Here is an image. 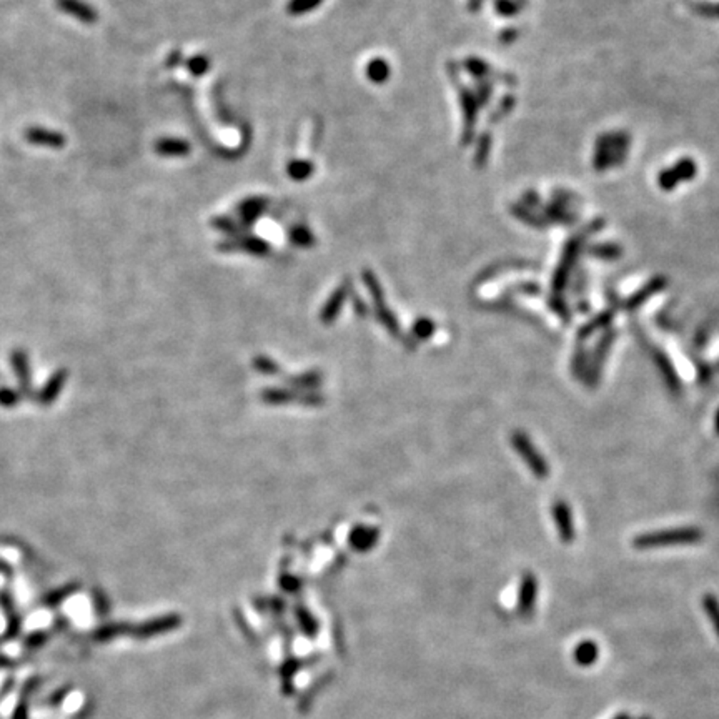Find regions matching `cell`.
<instances>
[{
    "label": "cell",
    "mask_w": 719,
    "mask_h": 719,
    "mask_svg": "<svg viewBox=\"0 0 719 719\" xmlns=\"http://www.w3.org/2000/svg\"><path fill=\"white\" fill-rule=\"evenodd\" d=\"M704 533L696 526H681L669 528V530H659L653 533L636 536L633 540V546L636 550H655V548H666L674 545H693L703 540Z\"/></svg>",
    "instance_id": "1"
},
{
    "label": "cell",
    "mask_w": 719,
    "mask_h": 719,
    "mask_svg": "<svg viewBox=\"0 0 719 719\" xmlns=\"http://www.w3.org/2000/svg\"><path fill=\"white\" fill-rule=\"evenodd\" d=\"M511 445L513 448L516 450V453L520 455V458L525 461L528 470L531 471L536 478L545 480L550 476V463H548L545 456L540 453V450L536 448L535 443L530 440V436L523 431H515L511 435Z\"/></svg>",
    "instance_id": "2"
},
{
    "label": "cell",
    "mask_w": 719,
    "mask_h": 719,
    "mask_svg": "<svg viewBox=\"0 0 719 719\" xmlns=\"http://www.w3.org/2000/svg\"><path fill=\"white\" fill-rule=\"evenodd\" d=\"M553 521L556 526V531H558L560 540L563 543H571L574 541L576 538V528H574V520L573 513H571L570 504L563 502V499H556L553 503Z\"/></svg>",
    "instance_id": "3"
},
{
    "label": "cell",
    "mask_w": 719,
    "mask_h": 719,
    "mask_svg": "<svg viewBox=\"0 0 719 719\" xmlns=\"http://www.w3.org/2000/svg\"><path fill=\"white\" fill-rule=\"evenodd\" d=\"M26 140L32 145L39 147H49V149L60 150L64 149L67 144V137L59 130H52V128L45 127H28L26 133H23Z\"/></svg>",
    "instance_id": "4"
},
{
    "label": "cell",
    "mask_w": 719,
    "mask_h": 719,
    "mask_svg": "<svg viewBox=\"0 0 719 719\" xmlns=\"http://www.w3.org/2000/svg\"><path fill=\"white\" fill-rule=\"evenodd\" d=\"M538 594V581L536 576L531 573H525L520 581V591H518V611L523 616H530L536 604Z\"/></svg>",
    "instance_id": "5"
},
{
    "label": "cell",
    "mask_w": 719,
    "mask_h": 719,
    "mask_svg": "<svg viewBox=\"0 0 719 719\" xmlns=\"http://www.w3.org/2000/svg\"><path fill=\"white\" fill-rule=\"evenodd\" d=\"M57 7L67 16L77 18L84 23H95L98 21L97 11L84 0H57Z\"/></svg>",
    "instance_id": "6"
},
{
    "label": "cell",
    "mask_w": 719,
    "mask_h": 719,
    "mask_svg": "<svg viewBox=\"0 0 719 719\" xmlns=\"http://www.w3.org/2000/svg\"><path fill=\"white\" fill-rule=\"evenodd\" d=\"M268 207V202L264 197H250L238 205V215L242 218V225L249 227L264 215Z\"/></svg>",
    "instance_id": "7"
},
{
    "label": "cell",
    "mask_w": 719,
    "mask_h": 719,
    "mask_svg": "<svg viewBox=\"0 0 719 719\" xmlns=\"http://www.w3.org/2000/svg\"><path fill=\"white\" fill-rule=\"evenodd\" d=\"M220 249L232 250V249H244L249 250L254 255H265L268 251V244L260 237H242L240 240H228Z\"/></svg>",
    "instance_id": "8"
},
{
    "label": "cell",
    "mask_w": 719,
    "mask_h": 719,
    "mask_svg": "<svg viewBox=\"0 0 719 719\" xmlns=\"http://www.w3.org/2000/svg\"><path fill=\"white\" fill-rule=\"evenodd\" d=\"M155 154L162 157H183L190 154V144L182 139H172V137H166V139H160L155 142Z\"/></svg>",
    "instance_id": "9"
},
{
    "label": "cell",
    "mask_w": 719,
    "mask_h": 719,
    "mask_svg": "<svg viewBox=\"0 0 719 719\" xmlns=\"http://www.w3.org/2000/svg\"><path fill=\"white\" fill-rule=\"evenodd\" d=\"M366 77H368L370 82L376 85H382L390 79V64L382 57H376V59L370 60L368 65H366Z\"/></svg>",
    "instance_id": "10"
},
{
    "label": "cell",
    "mask_w": 719,
    "mask_h": 719,
    "mask_svg": "<svg viewBox=\"0 0 719 719\" xmlns=\"http://www.w3.org/2000/svg\"><path fill=\"white\" fill-rule=\"evenodd\" d=\"M313 170H315V166H313L312 162L302 159L292 160L287 166L288 177L295 180V182H305V180H308L313 175Z\"/></svg>",
    "instance_id": "11"
},
{
    "label": "cell",
    "mask_w": 719,
    "mask_h": 719,
    "mask_svg": "<svg viewBox=\"0 0 719 719\" xmlns=\"http://www.w3.org/2000/svg\"><path fill=\"white\" fill-rule=\"evenodd\" d=\"M65 378H67V376H65L64 371H59V373H57L54 376V378H52L50 382L47 383V387L44 388V392L40 393L39 402L40 403H45V404L54 402L55 397H57V395H59V392L62 390V385H64Z\"/></svg>",
    "instance_id": "12"
},
{
    "label": "cell",
    "mask_w": 719,
    "mask_h": 719,
    "mask_svg": "<svg viewBox=\"0 0 719 719\" xmlns=\"http://www.w3.org/2000/svg\"><path fill=\"white\" fill-rule=\"evenodd\" d=\"M290 240L297 247H312L315 244V237H313L310 228L305 225H295L290 230Z\"/></svg>",
    "instance_id": "13"
},
{
    "label": "cell",
    "mask_w": 719,
    "mask_h": 719,
    "mask_svg": "<svg viewBox=\"0 0 719 719\" xmlns=\"http://www.w3.org/2000/svg\"><path fill=\"white\" fill-rule=\"evenodd\" d=\"M323 0H290L287 6V12L290 16H303V13L312 12L313 9L322 6Z\"/></svg>",
    "instance_id": "14"
},
{
    "label": "cell",
    "mask_w": 719,
    "mask_h": 719,
    "mask_svg": "<svg viewBox=\"0 0 719 719\" xmlns=\"http://www.w3.org/2000/svg\"><path fill=\"white\" fill-rule=\"evenodd\" d=\"M703 608L704 611H706L709 620H711L714 630H716V633L719 635V601L716 599V596H713V594H704Z\"/></svg>",
    "instance_id": "15"
},
{
    "label": "cell",
    "mask_w": 719,
    "mask_h": 719,
    "mask_svg": "<svg viewBox=\"0 0 719 719\" xmlns=\"http://www.w3.org/2000/svg\"><path fill=\"white\" fill-rule=\"evenodd\" d=\"M212 225L215 227L217 230L228 233V235H238V233L244 232L242 230V227H244L242 222H235L230 217H217L215 220L212 222Z\"/></svg>",
    "instance_id": "16"
},
{
    "label": "cell",
    "mask_w": 719,
    "mask_h": 719,
    "mask_svg": "<svg viewBox=\"0 0 719 719\" xmlns=\"http://www.w3.org/2000/svg\"><path fill=\"white\" fill-rule=\"evenodd\" d=\"M188 72L195 75V77H202L203 74H207V70L210 69V60L205 55H195L187 62Z\"/></svg>",
    "instance_id": "17"
},
{
    "label": "cell",
    "mask_w": 719,
    "mask_h": 719,
    "mask_svg": "<svg viewBox=\"0 0 719 719\" xmlns=\"http://www.w3.org/2000/svg\"><path fill=\"white\" fill-rule=\"evenodd\" d=\"M596 656H598L596 646L589 641L579 645L578 650H576V659H578V663L581 664H591L593 661L596 659Z\"/></svg>",
    "instance_id": "18"
},
{
    "label": "cell",
    "mask_w": 719,
    "mask_h": 719,
    "mask_svg": "<svg viewBox=\"0 0 719 719\" xmlns=\"http://www.w3.org/2000/svg\"><path fill=\"white\" fill-rule=\"evenodd\" d=\"M13 366H16V370L18 371L17 373L18 380H21L23 388H28V365L26 356H23L21 351H17V353L13 355Z\"/></svg>",
    "instance_id": "19"
},
{
    "label": "cell",
    "mask_w": 719,
    "mask_h": 719,
    "mask_svg": "<svg viewBox=\"0 0 719 719\" xmlns=\"http://www.w3.org/2000/svg\"><path fill=\"white\" fill-rule=\"evenodd\" d=\"M608 318H609L608 315L594 318V323H591V325H588V327H584L583 330H581V335H579V336H581V338H588L589 335H591V333H593L594 330H596V328H601V327L606 325V323H608Z\"/></svg>",
    "instance_id": "20"
},
{
    "label": "cell",
    "mask_w": 719,
    "mask_h": 719,
    "mask_svg": "<svg viewBox=\"0 0 719 719\" xmlns=\"http://www.w3.org/2000/svg\"><path fill=\"white\" fill-rule=\"evenodd\" d=\"M180 62V52H172V54L169 55V59H166V67H175Z\"/></svg>",
    "instance_id": "21"
},
{
    "label": "cell",
    "mask_w": 719,
    "mask_h": 719,
    "mask_svg": "<svg viewBox=\"0 0 719 719\" xmlns=\"http://www.w3.org/2000/svg\"><path fill=\"white\" fill-rule=\"evenodd\" d=\"M716 431L719 433V412H718V415H716Z\"/></svg>",
    "instance_id": "22"
}]
</instances>
